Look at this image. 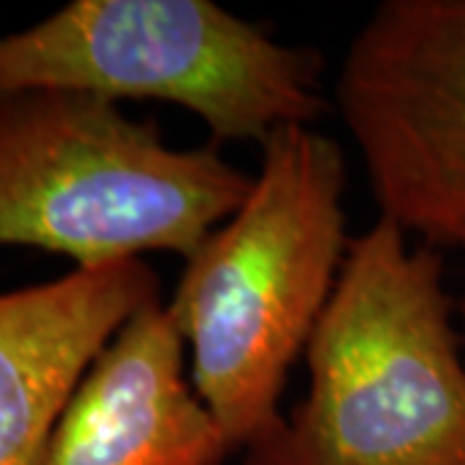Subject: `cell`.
<instances>
[{"label": "cell", "mask_w": 465, "mask_h": 465, "mask_svg": "<svg viewBox=\"0 0 465 465\" xmlns=\"http://www.w3.org/2000/svg\"><path fill=\"white\" fill-rule=\"evenodd\" d=\"M150 300L158 280L140 259L0 292V465H45L88 367Z\"/></svg>", "instance_id": "7"}, {"label": "cell", "mask_w": 465, "mask_h": 465, "mask_svg": "<svg viewBox=\"0 0 465 465\" xmlns=\"http://www.w3.org/2000/svg\"><path fill=\"white\" fill-rule=\"evenodd\" d=\"M186 360L168 305L150 300L88 367L45 465H223L231 442Z\"/></svg>", "instance_id": "6"}, {"label": "cell", "mask_w": 465, "mask_h": 465, "mask_svg": "<svg viewBox=\"0 0 465 465\" xmlns=\"http://www.w3.org/2000/svg\"><path fill=\"white\" fill-rule=\"evenodd\" d=\"M333 99L381 217L465 246V0H385L349 45Z\"/></svg>", "instance_id": "5"}, {"label": "cell", "mask_w": 465, "mask_h": 465, "mask_svg": "<svg viewBox=\"0 0 465 465\" xmlns=\"http://www.w3.org/2000/svg\"><path fill=\"white\" fill-rule=\"evenodd\" d=\"M251 182L215 148H171L114 101L70 91L0 99V246L60 253L75 269L148 251L189 262Z\"/></svg>", "instance_id": "3"}, {"label": "cell", "mask_w": 465, "mask_h": 465, "mask_svg": "<svg viewBox=\"0 0 465 465\" xmlns=\"http://www.w3.org/2000/svg\"><path fill=\"white\" fill-rule=\"evenodd\" d=\"M321 57L213 0H73L0 36V99L70 91L166 101L215 140L262 143L323 112Z\"/></svg>", "instance_id": "4"}, {"label": "cell", "mask_w": 465, "mask_h": 465, "mask_svg": "<svg viewBox=\"0 0 465 465\" xmlns=\"http://www.w3.org/2000/svg\"><path fill=\"white\" fill-rule=\"evenodd\" d=\"M347 166L313 124L262 145L246 200L186 262L171 316L189 378L231 448L282 424L287 370L308 347L347 256Z\"/></svg>", "instance_id": "1"}, {"label": "cell", "mask_w": 465, "mask_h": 465, "mask_svg": "<svg viewBox=\"0 0 465 465\" xmlns=\"http://www.w3.org/2000/svg\"><path fill=\"white\" fill-rule=\"evenodd\" d=\"M432 246L378 217L318 318L308 393L246 465H465V351Z\"/></svg>", "instance_id": "2"}, {"label": "cell", "mask_w": 465, "mask_h": 465, "mask_svg": "<svg viewBox=\"0 0 465 465\" xmlns=\"http://www.w3.org/2000/svg\"><path fill=\"white\" fill-rule=\"evenodd\" d=\"M465 251V246H463ZM458 316H460V339H463V351H465V295L463 300L458 302Z\"/></svg>", "instance_id": "8"}]
</instances>
